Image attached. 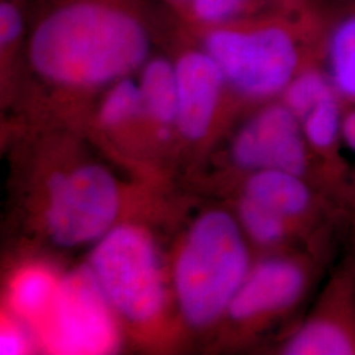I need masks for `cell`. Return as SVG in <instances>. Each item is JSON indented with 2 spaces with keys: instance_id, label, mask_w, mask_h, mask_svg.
Instances as JSON below:
<instances>
[{
  "instance_id": "cell-1",
  "label": "cell",
  "mask_w": 355,
  "mask_h": 355,
  "mask_svg": "<svg viewBox=\"0 0 355 355\" xmlns=\"http://www.w3.org/2000/svg\"><path fill=\"white\" fill-rule=\"evenodd\" d=\"M150 32L125 0H62L38 19L29 60L40 76L66 87L116 82L145 64Z\"/></svg>"
},
{
  "instance_id": "cell-2",
  "label": "cell",
  "mask_w": 355,
  "mask_h": 355,
  "mask_svg": "<svg viewBox=\"0 0 355 355\" xmlns=\"http://www.w3.org/2000/svg\"><path fill=\"white\" fill-rule=\"evenodd\" d=\"M329 6L280 8L205 26L203 49L218 64L227 86L243 98L282 95L293 76L321 64Z\"/></svg>"
},
{
  "instance_id": "cell-3",
  "label": "cell",
  "mask_w": 355,
  "mask_h": 355,
  "mask_svg": "<svg viewBox=\"0 0 355 355\" xmlns=\"http://www.w3.org/2000/svg\"><path fill=\"white\" fill-rule=\"evenodd\" d=\"M250 271L240 225L224 211L202 216L178 255L174 283L184 318L203 327L220 318Z\"/></svg>"
},
{
  "instance_id": "cell-4",
  "label": "cell",
  "mask_w": 355,
  "mask_h": 355,
  "mask_svg": "<svg viewBox=\"0 0 355 355\" xmlns=\"http://www.w3.org/2000/svg\"><path fill=\"white\" fill-rule=\"evenodd\" d=\"M89 268L114 311L133 322L155 318L165 284L152 237L136 225L108 230L94 248Z\"/></svg>"
},
{
  "instance_id": "cell-5",
  "label": "cell",
  "mask_w": 355,
  "mask_h": 355,
  "mask_svg": "<svg viewBox=\"0 0 355 355\" xmlns=\"http://www.w3.org/2000/svg\"><path fill=\"white\" fill-rule=\"evenodd\" d=\"M114 306L89 267H80L60 279L51 308L40 320V341L51 354H110L120 334Z\"/></svg>"
},
{
  "instance_id": "cell-6",
  "label": "cell",
  "mask_w": 355,
  "mask_h": 355,
  "mask_svg": "<svg viewBox=\"0 0 355 355\" xmlns=\"http://www.w3.org/2000/svg\"><path fill=\"white\" fill-rule=\"evenodd\" d=\"M46 224L62 246L101 240L114 228L120 193L114 177L102 166L86 165L55 174L48 184Z\"/></svg>"
},
{
  "instance_id": "cell-7",
  "label": "cell",
  "mask_w": 355,
  "mask_h": 355,
  "mask_svg": "<svg viewBox=\"0 0 355 355\" xmlns=\"http://www.w3.org/2000/svg\"><path fill=\"white\" fill-rule=\"evenodd\" d=\"M232 155L248 170H283L302 175L306 152L300 120L283 103L267 105L240 129Z\"/></svg>"
},
{
  "instance_id": "cell-8",
  "label": "cell",
  "mask_w": 355,
  "mask_h": 355,
  "mask_svg": "<svg viewBox=\"0 0 355 355\" xmlns=\"http://www.w3.org/2000/svg\"><path fill=\"white\" fill-rule=\"evenodd\" d=\"M177 73V124L189 140H200L215 119L225 78L215 60L202 51L183 53L175 62Z\"/></svg>"
},
{
  "instance_id": "cell-9",
  "label": "cell",
  "mask_w": 355,
  "mask_h": 355,
  "mask_svg": "<svg viewBox=\"0 0 355 355\" xmlns=\"http://www.w3.org/2000/svg\"><path fill=\"white\" fill-rule=\"evenodd\" d=\"M305 287V274L297 263L270 258L252 268L229 305L230 318L249 321L291 306Z\"/></svg>"
},
{
  "instance_id": "cell-10",
  "label": "cell",
  "mask_w": 355,
  "mask_h": 355,
  "mask_svg": "<svg viewBox=\"0 0 355 355\" xmlns=\"http://www.w3.org/2000/svg\"><path fill=\"white\" fill-rule=\"evenodd\" d=\"M321 64L341 101L355 107V0L330 3Z\"/></svg>"
},
{
  "instance_id": "cell-11",
  "label": "cell",
  "mask_w": 355,
  "mask_h": 355,
  "mask_svg": "<svg viewBox=\"0 0 355 355\" xmlns=\"http://www.w3.org/2000/svg\"><path fill=\"white\" fill-rule=\"evenodd\" d=\"M245 196L284 218L304 214L312 199L302 175L283 170L255 171L246 183Z\"/></svg>"
},
{
  "instance_id": "cell-12",
  "label": "cell",
  "mask_w": 355,
  "mask_h": 355,
  "mask_svg": "<svg viewBox=\"0 0 355 355\" xmlns=\"http://www.w3.org/2000/svg\"><path fill=\"white\" fill-rule=\"evenodd\" d=\"M139 86L144 112L162 125L175 123L178 107L175 64L164 57L146 61Z\"/></svg>"
},
{
  "instance_id": "cell-13",
  "label": "cell",
  "mask_w": 355,
  "mask_h": 355,
  "mask_svg": "<svg viewBox=\"0 0 355 355\" xmlns=\"http://www.w3.org/2000/svg\"><path fill=\"white\" fill-rule=\"evenodd\" d=\"M288 355L355 354L354 333L341 321L315 318L297 330L284 346Z\"/></svg>"
},
{
  "instance_id": "cell-14",
  "label": "cell",
  "mask_w": 355,
  "mask_h": 355,
  "mask_svg": "<svg viewBox=\"0 0 355 355\" xmlns=\"http://www.w3.org/2000/svg\"><path fill=\"white\" fill-rule=\"evenodd\" d=\"M58 284L60 279L45 267L31 266L21 270L10 288L13 312L36 327L51 308Z\"/></svg>"
},
{
  "instance_id": "cell-15",
  "label": "cell",
  "mask_w": 355,
  "mask_h": 355,
  "mask_svg": "<svg viewBox=\"0 0 355 355\" xmlns=\"http://www.w3.org/2000/svg\"><path fill=\"white\" fill-rule=\"evenodd\" d=\"M189 8L198 23L214 26L287 7L280 0H191Z\"/></svg>"
},
{
  "instance_id": "cell-16",
  "label": "cell",
  "mask_w": 355,
  "mask_h": 355,
  "mask_svg": "<svg viewBox=\"0 0 355 355\" xmlns=\"http://www.w3.org/2000/svg\"><path fill=\"white\" fill-rule=\"evenodd\" d=\"M336 89L321 64L305 67L282 92V103L302 120L316 104Z\"/></svg>"
},
{
  "instance_id": "cell-17",
  "label": "cell",
  "mask_w": 355,
  "mask_h": 355,
  "mask_svg": "<svg viewBox=\"0 0 355 355\" xmlns=\"http://www.w3.org/2000/svg\"><path fill=\"white\" fill-rule=\"evenodd\" d=\"M343 102L334 91L316 104L300 120L305 141L313 148L327 150L331 148L338 136L343 135Z\"/></svg>"
},
{
  "instance_id": "cell-18",
  "label": "cell",
  "mask_w": 355,
  "mask_h": 355,
  "mask_svg": "<svg viewBox=\"0 0 355 355\" xmlns=\"http://www.w3.org/2000/svg\"><path fill=\"white\" fill-rule=\"evenodd\" d=\"M144 112L140 86L130 78H121L104 96L99 120L105 127H119Z\"/></svg>"
},
{
  "instance_id": "cell-19",
  "label": "cell",
  "mask_w": 355,
  "mask_h": 355,
  "mask_svg": "<svg viewBox=\"0 0 355 355\" xmlns=\"http://www.w3.org/2000/svg\"><path fill=\"white\" fill-rule=\"evenodd\" d=\"M239 212L242 227L254 241L270 245L283 237L286 218L265 205L243 196Z\"/></svg>"
},
{
  "instance_id": "cell-20",
  "label": "cell",
  "mask_w": 355,
  "mask_h": 355,
  "mask_svg": "<svg viewBox=\"0 0 355 355\" xmlns=\"http://www.w3.org/2000/svg\"><path fill=\"white\" fill-rule=\"evenodd\" d=\"M24 35V19L13 0H1L0 4V42L7 49Z\"/></svg>"
},
{
  "instance_id": "cell-21",
  "label": "cell",
  "mask_w": 355,
  "mask_h": 355,
  "mask_svg": "<svg viewBox=\"0 0 355 355\" xmlns=\"http://www.w3.org/2000/svg\"><path fill=\"white\" fill-rule=\"evenodd\" d=\"M29 350V340L26 330L16 324H6L0 336V354H26Z\"/></svg>"
},
{
  "instance_id": "cell-22",
  "label": "cell",
  "mask_w": 355,
  "mask_h": 355,
  "mask_svg": "<svg viewBox=\"0 0 355 355\" xmlns=\"http://www.w3.org/2000/svg\"><path fill=\"white\" fill-rule=\"evenodd\" d=\"M343 137L355 152V107L343 116Z\"/></svg>"
},
{
  "instance_id": "cell-23",
  "label": "cell",
  "mask_w": 355,
  "mask_h": 355,
  "mask_svg": "<svg viewBox=\"0 0 355 355\" xmlns=\"http://www.w3.org/2000/svg\"><path fill=\"white\" fill-rule=\"evenodd\" d=\"M287 8L306 10V8H322L333 0H280Z\"/></svg>"
},
{
  "instance_id": "cell-24",
  "label": "cell",
  "mask_w": 355,
  "mask_h": 355,
  "mask_svg": "<svg viewBox=\"0 0 355 355\" xmlns=\"http://www.w3.org/2000/svg\"><path fill=\"white\" fill-rule=\"evenodd\" d=\"M174 3H178V4H190L191 0H173Z\"/></svg>"
}]
</instances>
